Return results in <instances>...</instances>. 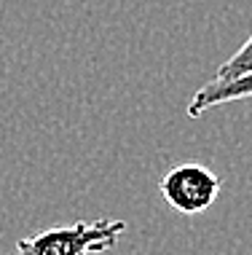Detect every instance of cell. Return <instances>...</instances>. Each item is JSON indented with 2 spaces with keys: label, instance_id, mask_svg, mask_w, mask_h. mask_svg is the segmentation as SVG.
<instances>
[{
  "label": "cell",
  "instance_id": "4",
  "mask_svg": "<svg viewBox=\"0 0 252 255\" xmlns=\"http://www.w3.org/2000/svg\"><path fill=\"white\" fill-rule=\"evenodd\" d=\"M250 73H252V35L244 40V46L239 51L231 54V57L217 67L212 81H217V84H228V81L244 78V75H250Z\"/></svg>",
  "mask_w": 252,
  "mask_h": 255
},
{
  "label": "cell",
  "instance_id": "3",
  "mask_svg": "<svg viewBox=\"0 0 252 255\" xmlns=\"http://www.w3.org/2000/svg\"><path fill=\"white\" fill-rule=\"evenodd\" d=\"M244 97H252V73L244 75V78L228 81V84H217V81H209V84H204L199 92L190 97L188 116H190V119H199L204 110L217 108V105H226V102L244 100Z\"/></svg>",
  "mask_w": 252,
  "mask_h": 255
},
{
  "label": "cell",
  "instance_id": "2",
  "mask_svg": "<svg viewBox=\"0 0 252 255\" xmlns=\"http://www.w3.org/2000/svg\"><path fill=\"white\" fill-rule=\"evenodd\" d=\"M223 183L201 164H177L161 177V196L180 215H201L220 194Z\"/></svg>",
  "mask_w": 252,
  "mask_h": 255
},
{
  "label": "cell",
  "instance_id": "1",
  "mask_svg": "<svg viewBox=\"0 0 252 255\" xmlns=\"http://www.w3.org/2000/svg\"><path fill=\"white\" fill-rule=\"evenodd\" d=\"M126 231L124 220L99 218L91 223L57 226V229L38 231L16 242V255H99L107 253L121 234Z\"/></svg>",
  "mask_w": 252,
  "mask_h": 255
}]
</instances>
